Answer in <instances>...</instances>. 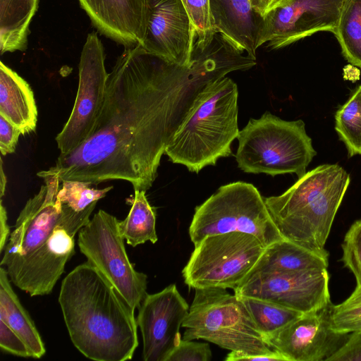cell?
I'll return each instance as SVG.
<instances>
[{
    "label": "cell",
    "mask_w": 361,
    "mask_h": 361,
    "mask_svg": "<svg viewBox=\"0 0 361 361\" xmlns=\"http://www.w3.org/2000/svg\"><path fill=\"white\" fill-rule=\"evenodd\" d=\"M333 304L302 314L267 338L270 346L288 361H326L347 340L349 334L333 330Z\"/></svg>",
    "instance_id": "cell-16"
},
{
    "label": "cell",
    "mask_w": 361,
    "mask_h": 361,
    "mask_svg": "<svg viewBox=\"0 0 361 361\" xmlns=\"http://www.w3.org/2000/svg\"><path fill=\"white\" fill-rule=\"evenodd\" d=\"M39 190L25 203L4 247L0 265L31 297L51 293L75 253V236L90 220L94 202L75 212L57 197L61 181L47 170Z\"/></svg>",
    "instance_id": "cell-2"
},
{
    "label": "cell",
    "mask_w": 361,
    "mask_h": 361,
    "mask_svg": "<svg viewBox=\"0 0 361 361\" xmlns=\"http://www.w3.org/2000/svg\"><path fill=\"white\" fill-rule=\"evenodd\" d=\"M57 197L75 212L85 209L91 204L104 197L113 186L102 189L92 188V183L86 181L63 180Z\"/></svg>",
    "instance_id": "cell-27"
},
{
    "label": "cell",
    "mask_w": 361,
    "mask_h": 361,
    "mask_svg": "<svg viewBox=\"0 0 361 361\" xmlns=\"http://www.w3.org/2000/svg\"><path fill=\"white\" fill-rule=\"evenodd\" d=\"M1 350L22 357H32L27 346L22 338L6 323L0 320Z\"/></svg>",
    "instance_id": "cell-32"
},
{
    "label": "cell",
    "mask_w": 361,
    "mask_h": 361,
    "mask_svg": "<svg viewBox=\"0 0 361 361\" xmlns=\"http://www.w3.org/2000/svg\"><path fill=\"white\" fill-rule=\"evenodd\" d=\"M0 196L2 197L5 194L6 185V177L4 172L3 169V161L1 159V166H0Z\"/></svg>",
    "instance_id": "cell-38"
},
{
    "label": "cell",
    "mask_w": 361,
    "mask_h": 361,
    "mask_svg": "<svg viewBox=\"0 0 361 361\" xmlns=\"http://www.w3.org/2000/svg\"><path fill=\"white\" fill-rule=\"evenodd\" d=\"M0 320L25 342L32 357L41 358L46 353L41 336L28 312L13 291L8 273L0 267Z\"/></svg>",
    "instance_id": "cell-21"
},
{
    "label": "cell",
    "mask_w": 361,
    "mask_h": 361,
    "mask_svg": "<svg viewBox=\"0 0 361 361\" xmlns=\"http://www.w3.org/2000/svg\"><path fill=\"white\" fill-rule=\"evenodd\" d=\"M335 130L349 157L361 154V84L336 111Z\"/></svg>",
    "instance_id": "cell-26"
},
{
    "label": "cell",
    "mask_w": 361,
    "mask_h": 361,
    "mask_svg": "<svg viewBox=\"0 0 361 361\" xmlns=\"http://www.w3.org/2000/svg\"><path fill=\"white\" fill-rule=\"evenodd\" d=\"M0 115L16 126L23 135L35 132L37 109L30 85L17 73L0 62Z\"/></svg>",
    "instance_id": "cell-19"
},
{
    "label": "cell",
    "mask_w": 361,
    "mask_h": 361,
    "mask_svg": "<svg viewBox=\"0 0 361 361\" xmlns=\"http://www.w3.org/2000/svg\"><path fill=\"white\" fill-rule=\"evenodd\" d=\"M329 282L327 269L256 272L233 290L237 296L264 300L307 313L331 302Z\"/></svg>",
    "instance_id": "cell-12"
},
{
    "label": "cell",
    "mask_w": 361,
    "mask_h": 361,
    "mask_svg": "<svg viewBox=\"0 0 361 361\" xmlns=\"http://www.w3.org/2000/svg\"><path fill=\"white\" fill-rule=\"evenodd\" d=\"M350 182L338 164L319 165L306 172L286 192L264 198L283 238L317 252L324 246Z\"/></svg>",
    "instance_id": "cell-4"
},
{
    "label": "cell",
    "mask_w": 361,
    "mask_h": 361,
    "mask_svg": "<svg viewBox=\"0 0 361 361\" xmlns=\"http://www.w3.org/2000/svg\"><path fill=\"white\" fill-rule=\"evenodd\" d=\"M195 28L197 39L207 41L216 32L212 29L209 13V0H181Z\"/></svg>",
    "instance_id": "cell-30"
},
{
    "label": "cell",
    "mask_w": 361,
    "mask_h": 361,
    "mask_svg": "<svg viewBox=\"0 0 361 361\" xmlns=\"http://www.w3.org/2000/svg\"><path fill=\"white\" fill-rule=\"evenodd\" d=\"M238 87L228 77L209 84L198 95L164 154L198 173L232 154L238 137Z\"/></svg>",
    "instance_id": "cell-5"
},
{
    "label": "cell",
    "mask_w": 361,
    "mask_h": 361,
    "mask_svg": "<svg viewBox=\"0 0 361 361\" xmlns=\"http://www.w3.org/2000/svg\"><path fill=\"white\" fill-rule=\"evenodd\" d=\"M145 50L169 61L189 65L197 38L195 28L181 0H147Z\"/></svg>",
    "instance_id": "cell-15"
},
{
    "label": "cell",
    "mask_w": 361,
    "mask_h": 361,
    "mask_svg": "<svg viewBox=\"0 0 361 361\" xmlns=\"http://www.w3.org/2000/svg\"><path fill=\"white\" fill-rule=\"evenodd\" d=\"M189 308L176 284L147 294L136 318L142 336L143 360L165 361L181 341L180 328Z\"/></svg>",
    "instance_id": "cell-13"
},
{
    "label": "cell",
    "mask_w": 361,
    "mask_h": 361,
    "mask_svg": "<svg viewBox=\"0 0 361 361\" xmlns=\"http://www.w3.org/2000/svg\"><path fill=\"white\" fill-rule=\"evenodd\" d=\"M229 232L253 235L267 247L283 237L252 184L237 181L221 186L195 207L189 235L194 245L208 235Z\"/></svg>",
    "instance_id": "cell-8"
},
{
    "label": "cell",
    "mask_w": 361,
    "mask_h": 361,
    "mask_svg": "<svg viewBox=\"0 0 361 361\" xmlns=\"http://www.w3.org/2000/svg\"><path fill=\"white\" fill-rule=\"evenodd\" d=\"M226 361L261 360V361H288L282 354L275 350L267 354H249L240 351H231L225 358Z\"/></svg>",
    "instance_id": "cell-35"
},
{
    "label": "cell",
    "mask_w": 361,
    "mask_h": 361,
    "mask_svg": "<svg viewBox=\"0 0 361 361\" xmlns=\"http://www.w3.org/2000/svg\"><path fill=\"white\" fill-rule=\"evenodd\" d=\"M93 25L106 37L134 47L143 42L147 0H78Z\"/></svg>",
    "instance_id": "cell-17"
},
{
    "label": "cell",
    "mask_w": 361,
    "mask_h": 361,
    "mask_svg": "<svg viewBox=\"0 0 361 361\" xmlns=\"http://www.w3.org/2000/svg\"><path fill=\"white\" fill-rule=\"evenodd\" d=\"M327 251L317 252L283 239L266 247L250 274L327 269Z\"/></svg>",
    "instance_id": "cell-20"
},
{
    "label": "cell",
    "mask_w": 361,
    "mask_h": 361,
    "mask_svg": "<svg viewBox=\"0 0 361 361\" xmlns=\"http://www.w3.org/2000/svg\"><path fill=\"white\" fill-rule=\"evenodd\" d=\"M102 42L88 34L79 63L78 88L70 116L56 137L60 154L73 151L91 135L102 111L108 74Z\"/></svg>",
    "instance_id": "cell-11"
},
{
    "label": "cell",
    "mask_w": 361,
    "mask_h": 361,
    "mask_svg": "<svg viewBox=\"0 0 361 361\" xmlns=\"http://www.w3.org/2000/svg\"><path fill=\"white\" fill-rule=\"evenodd\" d=\"M346 0H288L265 18L264 44L280 49L316 32L335 33Z\"/></svg>",
    "instance_id": "cell-14"
},
{
    "label": "cell",
    "mask_w": 361,
    "mask_h": 361,
    "mask_svg": "<svg viewBox=\"0 0 361 361\" xmlns=\"http://www.w3.org/2000/svg\"><path fill=\"white\" fill-rule=\"evenodd\" d=\"M341 261L361 285V219L355 221L345 235L341 245Z\"/></svg>",
    "instance_id": "cell-29"
},
{
    "label": "cell",
    "mask_w": 361,
    "mask_h": 361,
    "mask_svg": "<svg viewBox=\"0 0 361 361\" xmlns=\"http://www.w3.org/2000/svg\"><path fill=\"white\" fill-rule=\"evenodd\" d=\"M326 361H361V331L350 333Z\"/></svg>",
    "instance_id": "cell-33"
},
{
    "label": "cell",
    "mask_w": 361,
    "mask_h": 361,
    "mask_svg": "<svg viewBox=\"0 0 361 361\" xmlns=\"http://www.w3.org/2000/svg\"><path fill=\"white\" fill-rule=\"evenodd\" d=\"M116 216L99 209L78 232V245L87 261L116 288L133 311L147 295V276L127 255Z\"/></svg>",
    "instance_id": "cell-10"
},
{
    "label": "cell",
    "mask_w": 361,
    "mask_h": 361,
    "mask_svg": "<svg viewBox=\"0 0 361 361\" xmlns=\"http://www.w3.org/2000/svg\"><path fill=\"white\" fill-rule=\"evenodd\" d=\"M334 35L345 59L361 68V0H346Z\"/></svg>",
    "instance_id": "cell-25"
},
{
    "label": "cell",
    "mask_w": 361,
    "mask_h": 361,
    "mask_svg": "<svg viewBox=\"0 0 361 361\" xmlns=\"http://www.w3.org/2000/svg\"><path fill=\"white\" fill-rule=\"evenodd\" d=\"M10 227L7 223V212L3 205L2 200L0 202V252L1 253L10 236Z\"/></svg>",
    "instance_id": "cell-37"
},
{
    "label": "cell",
    "mask_w": 361,
    "mask_h": 361,
    "mask_svg": "<svg viewBox=\"0 0 361 361\" xmlns=\"http://www.w3.org/2000/svg\"><path fill=\"white\" fill-rule=\"evenodd\" d=\"M20 134L16 126L0 115V151L2 155L15 152Z\"/></svg>",
    "instance_id": "cell-34"
},
{
    "label": "cell",
    "mask_w": 361,
    "mask_h": 361,
    "mask_svg": "<svg viewBox=\"0 0 361 361\" xmlns=\"http://www.w3.org/2000/svg\"><path fill=\"white\" fill-rule=\"evenodd\" d=\"M135 195L128 216L118 221L119 232L132 247L158 240L156 232V210L149 203L145 190H134Z\"/></svg>",
    "instance_id": "cell-23"
},
{
    "label": "cell",
    "mask_w": 361,
    "mask_h": 361,
    "mask_svg": "<svg viewBox=\"0 0 361 361\" xmlns=\"http://www.w3.org/2000/svg\"><path fill=\"white\" fill-rule=\"evenodd\" d=\"M237 139L238 166L248 173H295L300 178L317 154L302 120H282L268 111L250 118Z\"/></svg>",
    "instance_id": "cell-6"
},
{
    "label": "cell",
    "mask_w": 361,
    "mask_h": 361,
    "mask_svg": "<svg viewBox=\"0 0 361 361\" xmlns=\"http://www.w3.org/2000/svg\"><path fill=\"white\" fill-rule=\"evenodd\" d=\"M212 357V353L208 343L181 339L165 361H209Z\"/></svg>",
    "instance_id": "cell-31"
},
{
    "label": "cell",
    "mask_w": 361,
    "mask_h": 361,
    "mask_svg": "<svg viewBox=\"0 0 361 361\" xmlns=\"http://www.w3.org/2000/svg\"><path fill=\"white\" fill-rule=\"evenodd\" d=\"M209 13L214 32L256 59L257 49L264 44L265 18L250 0H209Z\"/></svg>",
    "instance_id": "cell-18"
},
{
    "label": "cell",
    "mask_w": 361,
    "mask_h": 361,
    "mask_svg": "<svg viewBox=\"0 0 361 361\" xmlns=\"http://www.w3.org/2000/svg\"><path fill=\"white\" fill-rule=\"evenodd\" d=\"M182 271L190 288L235 289L249 276L265 247L253 235L229 232L208 235L194 245Z\"/></svg>",
    "instance_id": "cell-9"
},
{
    "label": "cell",
    "mask_w": 361,
    "mask_h": 361,
    "mask_svg": "<svg viewBox=\"0 0 361 361\" xmlns=\"http://www.w3.org/2000/svg\"><path fill=\"white\" fill-rule=\"evenodd\" d=\"M182 326L185 340L203 339L231 351L267 354L275 351L259 331L246 307L226 288L195 289Z\"/></svg>",
    "instance_id": "cell-7"
},
{
    "label": "cell",
    "mask_w": 361,
    "mask_h": 361,
    "mask_svg": "<svg viewBox=\"0 0 361 361\" xmlns=\"http://www.w3.org/2000/svg\"><path fill=\"white\" fill-rule=\"evenodd\" d=\"M288 0H250L252 8L265 18L272 11Z\"/></svg>",
    "instance_id": "cell-36"
},
{
    "label": "cell",
    "mask_w": 361,
    "mask_h": 361,
    "mask_svg": "<svg viewBox=\"0 0 361 361\" xmlns=\"http://www.w3.org/2000/svg\"><path fill=\"white\" fill-rule=\"evenodd\" d=\"M172 138L152 54L140 44L128 47L108 74L91 135L73 151L60 154L47 171L61 181L121 180L147 191Z\"/></svg>",
    "instance_id": "cell-1"
},
{
    "label": "cell",
    "mask_w": 361,
    "mask_h": 361,
    "mask_svg": "<svg viewBox=\"0 0 361 361\" xmlns=\"http://www.w3.org/2000/svg\"><path fill=\"white\" fill-rule=\"evenodd\" d=\"M59 303L71 340L84 356L96 361L132 359L138 345L135 311L88 261L63 279Z\"/></svg>",
    "instance_id": "cell-3"
},
{
    "label": "cell",
    "mask_w": 361,
    "mask_h": 361,
    "mask_svg": "<svg viewBox=\"0 0 361 361\" xmlns=\"http://www.w3.org/2000/svg\"><path fill=\"white\" fill-rule=\"evenodd\" d=\"M39 0H0L1 54L24 51L27 47L30 23Z\"/></svg>",
    "instance_id": "cell-22"
},
{
    "label": "cell",
    "mask_w": 361,
    "mask_h": 361,
    "mask_svg": "<svg viewBox=\"0 0 361 361\" xmlns=\"http://www.w3.org/2000/svg\"><path fill=\"white\" fill-rule=\"evenodd\" d=\"M238 297L246 307L259 331L267 340L304 314L270 301Z\"/></svg>",
    "instance_id": "cell-24"
},
{
    "label": "cell",
    "mask_w": 361,
    "mask_h": 361,
    "mask_svg": "<svg viewBox=\"0 0 361 361\" xmlns=\"http://www.w3.org/2000/svg\"><path fill=\"white\" fill-rule=\"evenodd\" d=\"M331 324L333 330L338 333L361 331V285H357L343 302L333 305Z\"/></svg>",
    "instance_id": "cell-28"
}]
</instances>
